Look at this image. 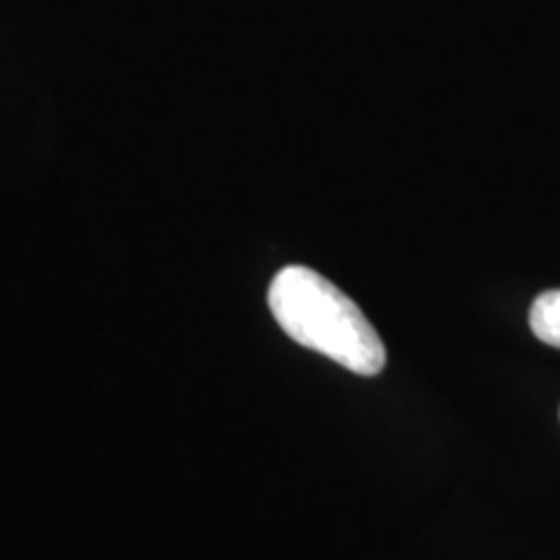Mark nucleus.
Here are the masks:
<instances>
[{"mask_svg":"<svg viewBox=\"0 0 560 560\" xmlns=\"http://www.w3.org/2000/svg\"><path fill=\"white\" fill-rule=\"evenodd\" d=\"M268 306L293 342L353 374L376 376L387 363V348L366 314L317 270L304 265L280 270L270 283Z\"/></svg>","mask_w":560,"mask_h":560,"instance_id":"1","label":"nucleus"},{"mask_svg":"<svg viewBox=\"0 0 560 560\" xmlns=\"http://www.w3.org/2000/svg\"><path fill=\"white\" fill-rule=\"evenodd\" d=\"M529 327L537 340L560 348V291H545L529 310Z\"/></svg>","mask_w":560,"mask_h":560,"instance_id":"2","label":"nucleus"}]
</instances>
